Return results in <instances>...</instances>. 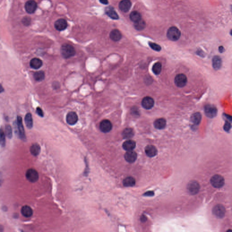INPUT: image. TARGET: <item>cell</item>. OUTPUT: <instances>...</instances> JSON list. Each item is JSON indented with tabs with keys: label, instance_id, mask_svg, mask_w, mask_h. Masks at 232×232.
Returning <instances> with one entry per match:
<instances>
[{
	"label": "cell",
	"instance_id": "obj_34",
	"mask_svg": "<svg viewBox=\"0 0 232 232\" xmlns=\"http://www.w3.org/2000/svg\"><path fill=\"white\" fill-rule=\"evenodd\" d=\"M5 144V135L2 128L0 129V144L2 146H4Z\"/></svg>",
	"mask_w": 232,
	"mask_h": 232
},
{
	"label": "cell",
	"instance_id": "obj_10",
	"mask_svg": "<svg viewBox=\"0 0 232 232\" xmlns=\"http://www.w3.org/2000/svg\"><path fill=\"white\" fill-rule=\"evenodd\" d=\"M112 127V125L111 122L107 119L103 120L100 123V129L103 133H108L111 130Z\"/></svg>",
	"mask_w": 232,
	"mask_h": 232
},
{
	"label": "cell",
	"instance_id": "obj_16",
	"mask_svg": "<svg viewBox=\"0 0 232 232\" xmlns=\"http://www.w3.org/2000/svg\"><path fill=\"white\" fill-rule=\"evenodd\" d=\"M124 158L127 162L130 163H133L137 158V153L133 150L127 151L124 155Z\"/></svg>",
	"mask_w": 232,
	"mask_h": 232
},
{
	"label": "cell",
	"instance_id": "obj_13",
	"mask_svg": "<svg viewBox=\"0 0 232 232\" xmlns=\"http://www.w3.org/2000/svg\"><path fill=\"white\" fill-rule=\"evenodd\" d=\"M142 105L144 108L146 109H150L154 105V101L153 99L151 97H146L142 99Z\"/></svg>",
	"mask_w": 232,
	"mask_h": 232
},
{
	"label": "cell",
	"instance_id": "obj_6",
	"mask_svg": "<svg viewBox=\"0 0 232 232\" xmlns=\"http://www.w3.org/2000/svg\"><path fill=\"white\" fill-rule=\"evenodd\" d=\"M187 83V78L184 74H179L175 77V84L179 88H182L186 86Z\"/></svg>",
	"mask_w": 232,
	"mask_h": 232
},
{
	"label": "cell",
	"instance_id": "obj_5",
	"mask_svg": "<svg viewBox=\"0 0 232 232\" xmlns=\"http://www.w3.org/2000/svg\"><path fill=\"white\" fill-rule=\"evenodd\" d=\"M17 127L19 136L21 140L26 139V135L24 131V127L22 122V119L20 116H18L17 118Z\"/></svg>",
	"mask_w": 232,
	"mask_h": 232
},
{
	"label": "cell",
	"instance_id": "obj_43",
	"mask_svg": "<svg viewBox=\"0 0 232 232\" xmlns=\"http://www.w3.org/2000/svg\"><path fill=\"white\" fill-rule=\"evenodd\" d=\"M0 177H1V176H0ZM0 181H1V180H0Z\"/></svg>",
	"mask_w": 232,
	"mask_h": 232
},
{
	"label": "cell",
	"instance_id": "obj_27",
	"mask_svg": "<svg viewBox=\"0 0 232 232\" xmlns=\"http://www.w3.org/2000/svg\"><path fill=\"white\" fill-rule=\"evenodd\" d=\"M134 134V133L133 130L130 128H126L122 133V136L125 139H129L133 137Z\"/></svg>",
	"mask_w": 232,
	"mask_h": 232
},
{
	"label": "cell",
	"instance_id": "obj_18",
	"mask_svg": "<svg viewBox=\"0 0 232 232\" xmlns=\"http://www.w3.org/2000/svg\"><path fill=\"white\" fill-rule=\"evenodd\" d=\"M43 65L42 61L39 59L34 58L31 60L30 65L31 68L35 69H38L41 68Z\"/></svg>",
	"mask_w": 232,
	"mask_h": 232
},
{
	"label": "cell",
	"instance_id": "obj_40",
	"mask_svg": "<svg viewBox=\"0 0 232 232\" xmlns=\"http://www.w3.org/2000/svg\"><path fill=\"white\" fill-rule=\"evenodd\" d=\"M101 3L104 5H107L108 3V0H99Z\"/></svg>",
	"mask_w": 232,
	"mask_h": 232
},
{
	"label": "cell",
	"instance_id": "obj_3",
	"mask_svg": "<svg viewBox=\"0 0 232 232\" xmlns=\"http://www.w3.org/2000/svg\"><path fill=\"white\" fill-rule=\"evenodd\" d=\"M210 183L214 187L220 188L225 184V179L220 175H215L211 178Z\"/></svg>",
	"mask_w": 232,
	"mask_h": 232
},
{
	"label": "cell",
	"instance_id": "obj_15",
	"mask_svg": "<svg viewBox=\"0 0 232 232\" xmlns=\"http://www.w3.org/2000/svg\"><path fill=\"white\" fill-rule=\"evenodd\" d=\"M118 6L122 12H127L131 7V2L130 0H122L119 4Z\"/></svg>",
	"mask_w": 232,
	"mask_h": 232
},
{
	"label": "cell",
	"instance_id": "obj_41",
	"mask_svg": "<svg viewBox=\"0 0 232 232\" xmlns=\"http://www.w3.org/2000/svg\"><path fill=\"white\" fill-rule=\"evenodd\" d=\"M225 48H224V47L222 46H220L219 47V51L220 53H223L225 51Z\"/></svg>",
	"mask_w": 232,
	"mask_h": 232
},
{
	"label": "cell",
	"instance_id": "obj_19",
	"mask_svg": "<svg viewBox=\"0 0 232 232\" xmlns=\"http://www.w3.org/2000/svg\"><path fill=\"white\" fill-rule=\"evenodd\" d=\"M136 143L135 141L131 140H128L125 141L123 143L122 147L124 150L127 151H130L133 150L136 147Z\"/></svg>",
	"mask_w": 232,
	"mask_h": 232
},
{
	"label": "cell",
	"instance_id": "obj_32",
	"mask_svg": "<svg viewBox=\"0 0 232 232\" xmlns=\"http://www.w3.org/2000/svg\"><path fill=\"white\" fill-rule=\"evenodd\" d=\"M134 27L136 30L142 31L146 27V22L143 20L141 19L139 21L135 23Z\"/></svg>",
	"mask_w": 232,
	"mask_h": 232
},
{
	"label": "cell",
	"instance_id": "obj_28",
	"mask_svg": "<svg viewBox=\"0 0 232 232\" xmlns=\"http://www.w3.org/2000/svg\"><path fill=\"white\" fill-rule=\"evenodd\" d=\"M30 152L33 156H38L40 152V147L39 145L37 143L33 144L30 148Z\"/></svg>",
	"mask_w": 232,
	"mask_h": 232
},
{
	"label": "cell",
	"instance_id": "obj_11",
	"mask_svg": "<svg viewBox=\"0 0 232 232\" xmlns=\"http://www.w3.org/2000/svg\"><path fill=\"white\" fill-rule=\"evenodd\" d=\"M199 186L198 183L195 181H191L188 184L187 190L191 195H195L199 191Z\"/></svg>",
	"mask_w": 232,
	"mask_h": 232
},
{
	"label": "cell",
	"instance_id": "obj_39",
	"mask_svg": "<svg viewBox=\"0 0 232 232\" xmlns=\"http://www.w3.org/2000/svg\"><path fill=\"white\" fill-rule=\"evenodd\" d=\"M36 112L39 117H44V112L42 108L39 107H37L36 109Z\"/></svg>",
	"mask_w": 232,
	"mask_h": 232
},
{
	"label": "cell",
	"instance_id": "obj_2",
	"mask_svg": "<svg viewBox=\"0 0 232 232\" xmlns=\"http://www.w3.org/2000/svg\"><path fill=\"white\" fill-rule=\"evenodd\" d=\"M181 35L180 30L176 27H171L168 30L167 37L172 41H176L179 39Z\"/></svg>",
	"mask_w": 232,
	"mask_h": 232
},
{
	"label": "cell",
	"instance_id": "obj_42",
	"mask_svg": "<svg viewBox=\"0 0 232 232\" xmlns=\"http://www.w3.org/2000/svg\"><path fill=\"white\" fill-rule=\"evenodd\" d=\"M3 91H4L3 88V87H2V86H1V84H0V94H1V93H2L3 92Z\"/></svg>",
	"mask_w": 232,
	"mask_h": 232
},
{
	"label": "cell",
	"instance_id": "obj_23",
	"mask_svg": "<svg viewBox=\"0 0 232 232\" xmlns=\"http://www.w3.org/2000/svg\"><path fill=\"white\" fill-rule=\"evenodd\" d=\"M222 59L221 58L218 56H214L212 60V65L213 67L215 70H217L220 69L222 66Z\"/></svg>",
	"mask_w": 232,
	"mask_h": 232
},
{
	"label": "cell",
	"instance_id": "obj_37",
	"mask_svg": "<svg viewBox=\"0 0 232 232\" xmlns=\"http://www.w3.org/2000/svg\"><path fill=\"white\" fill-rule=\"evenodd\" d=\"M22 23L25 26H29L31 23V19L28 16H26L23 18Z\"/></svg>",
	"mask_w": 232,
	"mask_h": 232
},
{
	"label": "cell",
	"instance_id": "obj_21",
	"mask_svg": "<svg viewBox=\"0 0 232 232\" xmlns=\"http://www.w3.org/2000/svg\"><path fill=\"white\" fill-rule=\"evenodd\" d=\"M122 37L121 32L117 29L112 30L110 33V38L114 42H118L121 39Z\"/></svg>",
	"mask_w": 232,
	"mask_h": 232
},
{
	"label": "cell",
	"instance_id": "obj_26",
	"mask_svg": "<svg viewBox=\"0 0 232 232\" xmlns=\"http://www.w3.org/2000/svg\"><path fill=\"white\" fill-rule=\"evenodd\" d=\"M136 180L133 177L131 176L126 177L123 181V186L125 187H132L135 186Z\"/></svg>",
	"mask_w": 232,
	"mask_h": 232
},
{
	"label": "cell",
	"instance_id": "obj_35",
	"mask_svg": "<svg viewBox=\"0 0 232 232\" xmlns=\"http://www.w3.org/2000/svg\"><path fill=\"white\" fill-rule=\"evenodd\" d=\"M5 135L8 138L11 139L12 137V129L9 125H7L5 127Z\"/></svg>",
	"mask_w": 232,
	"mask_h": 232
},
{
	"label": "cell",
	"instance_id": "obj_24",
	"mask_svg": "<svg viewBox=\"0 0 232 232\" xmlns=\"http://www.w3.org/2000/svg\"><path fill=\"white\" fill-rule=\"evenodd\" d=\"M21 212L22 214L27 218L31 217L33 214V210L31 207L28 205L24 206L21 208Z\"/></svg>",
	"mask_w": 232,
	"mask_h": 232
},
{
	"label": "cell",
	"instance_id": "obj_30",
	"mask_svg": "<svg viewBox=\"0 0 232 232\" xmlns=\"http://www.w3.org/2000/svg\"><path fill=\"white\" fill-rule=\"evenodd\" d=\"M130 18L131 21L135 23L142 19V16L139 12L133 11L130 15Z\"/></svg>",
	"mask_w": 232,
	"mask_h": 232
},
{
	"label": "cell",
	"instance_id": "obj_12",
	"mask_svg": "<svg viewBox=\"0 0 232 232\" xmlns=\"http://www.w3.org/2000/svg\"><path fill=\"white\" fill-rule=\"evenodd\" d=\"M78 121V117L75 112H70L67 114L66 116V121L69 125H74L77 123Z\"/></svg>",
	"mask_w": 232,
	"mask_h": 232
},
{
	"label": "cell",
	"instance_id": "obj_9",
	"mask_svg": "<svg viewBox=\"0 0 232 232\" xmlns=\"http://www.w3.org/2000/svg\"><path fill=\"white\" fill-rule=\"evenodd\" d=\"M37 3L34 0H29L26 2L25 4L26 12L29 14L34 13L37 9Z\"/></svg>",
	"mask_w": 232,
	"mask_h": 232
},
{
	"label": "cell",
	"instance_id": "obj_25",
	"mask_svg": "<svg viewBox=\"0 0 232 232\" xmlns=\"http://www.w3.org/2000/svg\"><path fill=\"white\" fill-rule=\"evenodd\" d=\"M24 122L28 129H31L33 126V118L31 113H28L24 117Z\"/></svg>",
	"mask_w": 232,
	"mask_h": 232
},
{
	"label": "cell",
	"instance_id": "obj_7",
	"mask_svg": "<svg viewBox=\"0 0 232 232\" xmlns=\"http://www.w3.org/2000/svg\"><path fill=\"white\" fill-rule=\"evenodd\" d=\"M205 112L207 117L212 118L217 115L218 110L215 106L209 104L205 107Z\"/></svg>",
	"mask_w": 232,
	"mask_h": 232
},
{
	"label": "cell",
	"instance_id": "obj_20",
	"mask_svg": "<svg viewBox=\"0 0 232 232\" xmlns=\"http://www.w3.org/2000/svg\"><path fill=\"white\" fill-rule=\"evenodd\" d=\"M105 12L107 15L112 19L118 20L119 19L118 13L112 7H108L106 8L105 9Z\"/></svg>",
	"mask_w": 232,
	"mask_h": 232
},
{
	"label": "cell",
	"instance_id": "obj_38",
	"mask_svg": "<svg viewBox=\"0 0 232 232\" xmlns=\"http://www.w3.org/2000/svg\"><path fill=\"white\" fill-rule=\"evenodd\" d=\"M229 121H226L224 127V129L225 131H228L230 130L231 128V123Z\"/></svg>",
	"mask_w": 232,
	"mask_h": 232
},
{
	"label": "cell",
	"instance_id": "obj_31",
	"mask_svg": "<svg viewBox=\"0 0 232 232\" xmlns=\"http://www.w3.org/2000/svg\"><path fill=\"white\" fill-rule=\"evenodd\" d=\"M34 78L35 80L40 82L45 79V73L42 71H37L34 73Z\"/></svg>",
	"mask_w": 232,
	"mask_h": 232
},
{
	"label": "cell",
	"instance_id": "obj_29",
	"mask_svg": "<svg viewBox=\"0 0 232 232\" xmlns=\"http://www.w3.org/2000/svg\"><path fill=\"white\" fill-rule=\"evenodd\" d=\"M201 115L199 112H196L193 114L191 117V121L194 124L198 125L201 120Z\"/></svg>",
	"mask_w": 232,
	"mask_h": 232
},
{
	"label": "cell",
	"instance_id": "obj_33",
	"mask_svg": "<svg viewBox=\"0 0 232 232\" xmlns=\"http://www.w3.org/2000/svg\"><path fill=\"white\" fill-rule=\"evenodd\" d=\"M162 65L161 63L157 62L153 65L152 71L153 73L156 75H158L161 73V71Z\"/></svg>",
	"mask_w": 232,
	"mask_h": 232
},
{
	"label": "cell",
	"instance_id": "obj_22",
	"mask_svg": "<svg viewBox=\"0 0 232 232\" xmlns=\"http://www.w3.org/2000/svg\"><path fill=\"white\" fill-rule=\"evenodd\" d=\"M167 122L164 118L157 119L154 122V126L157 129H162L166 126Z\"/></svg>",
	"mask_w": 232,
	"mask_h": 232
},
{
	"label": "cell",
	"instance_id": "obj_4",
	"mask_svg": "<svg viewBox=\"0 0 232 232\" xmlns=\"http://www.w3.org/2000/svg\"><path fill=\"white\" fill-rule=\"evenodd\" d=\"M26 178L31 182H35L39 179L38 172L34 169H30L27 171L26 174Z\"/></svg>",
	"mask_w": 232,
	"mask_h": 232
},
{
	"label": "cell",
	"instance_id": "obj_17",
	"mask_svg": "<svg viewBox=\"0 0 232 232\" xmlns=\"http://www.w3.org/2000/svg\"><path fill=\"white\" fill-rule=\"evenodd\" d=\"M146 154L148 156L150 157L155 156L157 153V149L153 145H148L146 147L145 149Z\"/></svg>",
	"mask_w": 232,
	"mask_h": 232
},
{
	"label": "cell",
	"instance_id": "obj_36",
	"mask_svg": "<svg viewBox=\"0 0 232 232\" xmlns=\"http://www.w3.org/2000/svg\"><path fill=\"white\" fill-rule=\"evenodd\" d=\"M149 45L152 50H154L155 51H160L161 50V47L159 45H157V44L154 43L149 42Z\"/></svg>",
	"mask_w": 232,
	"mask_h": 232
},
{
	"label": "cell",
	"instance_id": "obj_14",
	"mask_svg": "<svg viewBox=\"0 0 232 232\" xmlns=\"http://www.w3.org/2000/svg\"><path fill=\"white\" fill-rule=\"evenodd\" d=\"M68 27V24L65 20L59 19L56 20L54 23V27L57 31H62L66 29Z\"/></svg>",
	"mask_w": 232,
	"mask_h": 232
},
{
	"label": "cell",
	"instance_id": "obj_1",
	"mask_svg": "<svg viewBox=\"0 0 232 232\" xmlns=\"http://www.w3.org/2000/svg\"><path fill=\"white\" fill-rule=\"evenodd\" d=\"M62 55L64 58L68 59L74 56L76 53L74 47L69 44H65L62 46L61 49Z\"/></svg>",
	"mask_w": 232,
	"mask_h": 232
},
{
	"label": "cell",
	"instance_id": "obj_8",
	"mask_svg": "<svg viewBox=\"0 0 232 232\" xmlns=\"http://www.w3.org/2000/svg\"><path fill=\"white\" fill-rule=\"evenodd\" d=\"M213 213L218 218L224 217L225 213V209L222 205H218L215 206L213 209Z\"/></svg>",
	"mask_w": 232,
	"mask_h": 232
}]
</instances>
